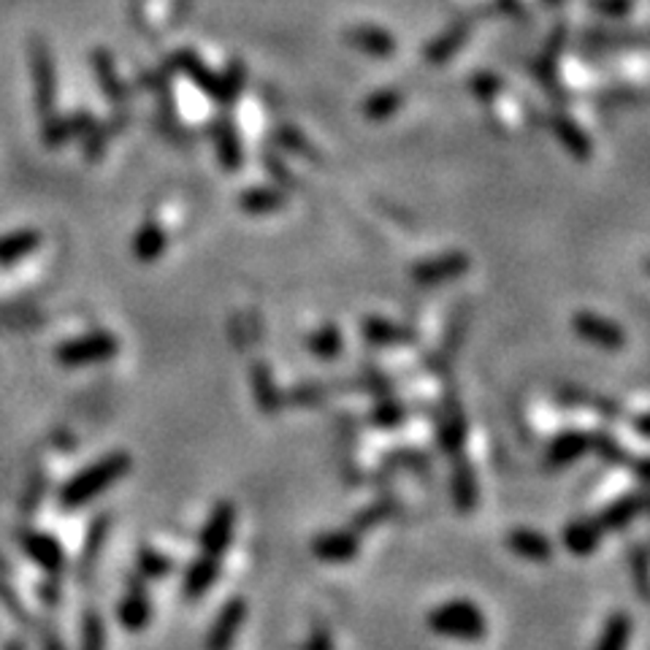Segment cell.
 Listing matches in <instances>:
<instances>
[{"label": "cell", "mask_w": 650, "mask_h": 650, "mask_svg": "<svg viewBox=\"0 0 650 650\" xmlns=\"http://www.w3.org/2000/svg\"><path fill=\"white\" fill-rule=\"evenodd\" d=\"M133 469V458L122 450L101 455L98 461H93L90 466L76 471L63 488H60V507L63 510H79L87 507L90 502H96L101 493H107L109 488H114L127 471Z\"/></svg>", "instance_id": "1"}, {"label": "cell", "mask_w": 650, "mask_h": 650, "mask_svg": "<svg viewBox=\"0 0 650 650\" xmlns=\"http://www.w3.org/2000/svg\"><path fill=\"white\" fill-rule=\"evenodd\" d=\"M426 624L433 635L450 637V640L475 642L488 635L486 613L469 599H450V602L439 604L431 610Z\"/></svg>", "instance_id": "2"}, {"label": "cell", "mask_w": 650, "mask_h": 650, "mask_svg": "<svg viewBox=\"0 0 650 650\" xmlns=\"http://www.w3.org/2000/svg\"><path fill=\"white\" fill-rule=\"evenodd\" d=\"M120 353V342H116L114 333L107 331H93L85 333V336L69 339V342L60 344L54 349V360L65 369H79V366L90 364H103V360H111Z\"/></svg>", "instance_id": "3"}, {"label": "cell", "mask_w": 650, "mask_h": 650, "mask_svg": "<svg viewBox=\"0 0 650 650\" xmlns=\"http://www.w3.org/2000/svg\"><path fill=\"white\" fill-rule=\"evenodd\" d=\"M30 74L33 87H36V107L38 114L47 120L54 114V98H58V79H54L52 52L44 41L33 38L30 41Z\"/></svg>", "instance_id": "4"}, {"label": "cell", "mask_w": 650, "mask_h": 650, "mask_svg": "<svg viewBox=\"0 0 650 650\" xmlns=\"http://www.w3.org/2000/svg\"><path fill=\"white\" fill-rule=\"evenodd\" d=\"M469 255L466 253H447L439 255V258H429L424 263H415L409 269V277H413L415 285L431 287V285H444L450 280H458L469 271Z\"/></svg>", "instance_id": "5"}, {"label": "cell", "mask_w": 650, "mask_h": 650, "mask_svg": "<svg viewBox=\"0 0 650 650\" xmlns=\"http://www.w3.org/2000/svg\"><path fill=\"white\" fill-rule=\"evenodd\" d=\"M233 526H236V507L231 502H217L201 529V553L222 559L231 544Z\"/></svg>", "instance_id": "6"}, {"label": "cell", "mask_w": 650, "mask_h": 650, "mask_svg": "<svg viewBox=\"0 0 650 650\" xmlns=\"http://www.w3.org/2000/svg\"><path fill=\"white\" fill-rule=\"evenodd\" d=\"M572 328H575L577 336L597 344V347L602 349H613L615 353V349H621L626 344L624 328L615 323V320L602 318V315L597 312H577L575 318H572Z\"/></svg>", "instance_id": "7"}, {"label": "cell", "mask_w": 650, "mask_h": 650, "mask_svg": "<svg viewBox=\"0 0 650 650\" xmlns=\"http://www.w3.org/2000/svg\"><path fill=\"white\" fill-rule=\"evenodd\" d=\"M20 548L25 550L27 559L36 566H41L49 575H60L65 569V550L63 544L54 540L47 531H22L20 535Z\"/></svg>", "instance_id": "8"}, {"label": "cell", "mask_w": 650, "mask_h": 650, "mask_svg": "<svg viewBox=\"0 0 650 650\" xmlns=\"http://www.w3.org/2000/svg\"><path fill=\"white\" fill-rule=\"evenodd\" d=\"M116 618H120L125 631H144L152 621V602H149L147 586L142 580H131L125 597H122L120 608H116Z\"/></svg>", "instance_id": "9"}, {"label": "cell", "mask_w": 650, "mask_h": 650, "mask_svg": "<svg viewBox=\"0 0 650 650\" xmlns=\"http://www.w3.org/2000/svg\"><path fill=\"white\" fill-rule=\"evenodd\" d=\"M244 618H247V602L242 597L225 602V608L217 613L212 629L207 635V650H231Z\"/></svg>", "instance_id": "10"}, {"label": "cell", "mask_w": 650, "mask_h": 650, "mask_svg": "<svg viewBox=\"0 0 650 650\" xmlns=\"http://www.w3.org/2000/svg\"><path fill=\"white\" fill-rule=\"evenodd\" d=\"M360 550V537L355 529H339L326 531L312 540V555L320 561H331V564H344V561L355 559Z\"/></svg>", "instance_id": "11"}, {"label": "cell", "mask_w": 650, "mask_h": 650, "mask_svg": "<svg viewBox=\"0 0 650 650\" xmlns=\"http://www.w3.org/2000/svg\"><path fill=\"white\" fill-rule=\"evenodd\" d=\"M466 442V418L461 409L458 398H444L442 409H439V447L447 455H458Z\"/></svg>", "instance_id": "12"}, {"label": "cell", "mask_w": 650, "mask_h": 650, "mask_svg": "<svg viewBox=\"0 0 650 650\" xmlns=\"http://www.w3.org/2000/svg\"><path fill=\"white\" fill-rule=\"evenodd\" d=\"M96 125V116L87 114V111H76L71 116H47V125H44L41 138L47 147H63L71 138L85 136L90 127Z\"/></svg>", "instance_id": "13"}, {"label": "cell", "mask_w": 650, "mask_h": 650, "mask_svg": "<svg viewBox=\"0 0 650 650\" xmlns=\"http://www.w3.org/2000/svg\"><path fill=\"white\" fill-rule=\"evenodd\" d=\"M360 333H364L366 342L377 344V347H398V344H409L418 339L415 328L385 318H364Z\"/></svg>", "instance_id": "14"}, {"label": "cell", "mask_w": 650, "mask_h": 650, "mask_svg": "<svg viewBox=\"0 0 650 650\" xmlns=\"http://www.w3.org/2000/svg\"><path fill=\"white\" fill-rule=\"evenodd\" d=\"M593 450V433L586 431H566L550 442L548 447V466H566L572 461L582 458Z\"/></svg>", "instance_id": "15"}, {"label": "cell", "mask_w": 650, "mask_h": 650, "mask_svg": "<svg viewBox=\"0 0 650 650\" xmlns=\"http://www.w3.org/2000/svg\"><path fill=\"white\" fill-rule=\"evenodd\" d=\"M453 477H450V488H453V504L458 513H471L477 507V477L469 461L464 455H453Z\"/></svg>", "instance_id": "16"}, {"label": "cell", "mask_w": 650, "mask_h": 650, "mask_svg": "<svg viewBox=\"0 0 650 650\" xmlns=\"http://www.w3.org/2000/svg\"><path fill=\"white\" fill-rule=\"evenodd\" d=\"M249 382H253V396L258 402L260 413L263 415H277L282 409V393L277 388L274 375H271L269 364L266 360H255L253 371H249Z\"/></svg>", "instance_id": "17"}, {"label": "cell", "mask_w": 650, "mask_h": 650, "mask_svg": "<svg viewBox=\"0 0 650 650\" xmlns=\"http://www.w3.org/2000/svg\"><path fill=\"white\" fill-rule=\"evenodd\" d=\"M217 577H220V559L207 553L198 555L185 572V582H182L185 599H201L214 586Z\"/></svg>", "instance_id": "18"}, {"label": "cell", "mask_w": 650, "mask_h": 650, "mask_svg": "<svg viewBox=\"0 0 650 650\" xmlns=\"http://www.w3.org/2000/svg\"><path fill=\"white\" fill-rule=\"evenodd\" d=\"M602 524L593 518H577L572 520L569 526L564 529V535H561V540H564V548L569 550V553L575 555H588L593 553V550L599 548V542H602Z\"/></svg>", "instance_id": "19"}, {"label": "cell", "mask_w": 650, "mask_h": 650, "mask_svg": "<svg viewBox=\"0 0 650 650\" xmlns=\"http://www.w3.org/2000/svg\"><path fill=\"white\" fill-rule=\"evenodd\" d=\"M507 548L515 555L529 561H550L553 559V542L535 529H515L507 535Z\"/></svg>", "instance_id": "20"}, {"label": "cell", "mask_w": 650, "mask_h": 650, "mask_svg": "<svg viewBox=\"0 0 650 650\" xmlns=\"http://www.w3.org/2000/svg\"><path fill=\"white\" fill-rule=\"evenodd\" d=\"M109 531H111L109 515H98V518L90 524V529H87L85 548H82V559H79V575L82 577H90L93 569H96L98 559H101V553H103V544H107V540H109Z\"/></svg>", "instance_id": "21"}, {"label": "cell", "mask_w": 650, "mask_h": 650, "mask_svg": "<svg viewBox=\"0 0 650 650\" xmlns=\"http://www.w3.org/2000/svg\"><path fill=\"white\" fill-rule=\"evenodd\" d=\"M38 244H41V233L33 231V228L5 233V236H0V266H16L27 255L36 253Z\"/></svg>", "instance_id": "22"}, {"label": "cell", "mask_w": 650, "mask_h": 650, "mask_svg": "<svg viewBox=\"0 0 650 650\" xmlns=\"http://www.w3.org/2000/svg\"><path fill=\"white\" fill-rule=\"evenodd\" d=\"M93 69H96L98 85H101L103 96H107L114 107H122V103H125V87H122L120 74H116L114 58H111L107 49H93Z\"/></svg>", "instance_id": "23"}, {"label": "cell", "mask_w": 650, "mask_h": 650, "mask_svg": "<svg viewBox=\"0 0 650 650\" xmlns=\"http://www.w3.org/2000/svg\"><path fill=\"white\" fill-rule=\"evenodd\" d=\"M165 244H169V236H165L163 225L155 220H147L138 228L136 238H133V255L142 263H155L165 253Z\"/></svg>", "instance_id": "24"}, {"label": "cell", "mask_w": 650, "mask_h": 650, "mask_svg": "<svg viewBox=\"0 0 650 650\" xmlns=\"http://www.w3.org/2000/svg\"><path fill=\"white\" fill-rule=\"evenodd\" d=\"M646 507H648L646 496H624V499H618L615 504H610V507L604 510L597 520L602 524L604 531H618V529H624V526H629L631 520H635Z\"/></svg>", "instance_id": "25"}, {"label": "cell", "mask_w": 650, "mask_h": 650, "mask_svg": "<svg viewBox=\"0 0 650 650\" xmlns=\"http://www.w3.org/2000/svg\"><path fill=\"white\" fill-rule=\"evenodd\" d=\"M631 615L626 613H613L604 624L602 637H599L597 650H626L631 640Z\"/></svg>", "instance_id": "26"}, {"label": "cell", "mask_w": 650, "mask_h": 650, "mask_svg": "<svg viewBox=\"0 0 650 650\" xmlns=\"http://www.w3.org/2000/svg\"><path fill=\"white\" fill-rule=\"evenodd\" d=\"M342 331H339L336 326L328 323L323 328H318L315 333H309L307 336V349L312 355H318V358L323 360H333L342 355Z\"/></svg>", "instance_id": "27"}, {"label": "cell", "mask_w": 650, "mask_h": 650, "mask_svg": "<svg viewBox=\"0 0 650 650\" xmlns=\"http://www.w3.org/2000/svg\"><path fill=\"white\" fill-rule=\"evenodd\" d=\"M0 608H5V613H9L11 618H14L16 624L22 626V629H27V631H33V635H36V631H38L36 618H33V615L27 613L25 602H22V599H20V593H16L14 588H11V582L5 580L3 575H0Z\"/></svg>", "instance_id": "28"}, {"label": "cell", "mask_w": 650, "mask_h": 650, "mask_svg": "<svg viewBox=\"0 0 650 650\" xmlns=\"http://www.w3.org/2000/svg\"><path fill=\"white\" fill-rule=\"evenodd\" d=\"M125 125V120H122V116H116V120H111V122H107V125H93L90 131L85 133V158L87 160H101L103 158V152H107V147H109V138L114 136L116 131H120V127Z\"/></svg>", "instance_id": "29"}, {"label": "cell", "mask_w": 650, "mask_h": 650, "mask_svg": "<svg viewBox=\"0 0 650 650\" xmlns=\"http://www.w3.org/2000/svg\"><path fill=\"white\" fill-rule=\"evenodd\" d=\"M171 63H174L180 71H185L187 76H193V79H196V85H201L207 93H212V96H220V82L214 79V74H209V71L204 69V63L196 58V54L180 52V54H174V58H171Z\"/></svg>", "instance_id": "30"}, {"label": "cell", "mask_w": 650, "mask_h": 650, "mask_svg": "<svg viewBox=\"0 0 650 650\" xmlns=\"http://www.w3.org/2000/svg\"><path fill=\"white\" fill-rule=\"evenodd\" d=\"M79 650H107V626H103L101 613H96V610H87L82 615Z\"/></svg>", "instance_id": "31"}, {"label": "cell", "mask_w": 650, "mask_h": 650, "mask_svg": "<svg viewBox=\"0 0 650 650\" xmlns=\"http://www.w3.org/2000/svg\"><path fill=\"white\" fill-rule=\"evenodd\" d=\"M282 204H285V196H282V193L263 191V187H258V191H247L242 196V209L249 214L274 212V209H280Z\"/></svg>", "instance_id": "32"}, {"label": "cell", "mask_w": 650, "mask_h": 650, "mask_svg": "<svg viewBox=\"0 0 650 650\" xmlns=\"http://www.w3.org/2000/svg\"><path fill=\"white\" fill-rule=\"evenodd\" d=\"M138 572H142L147 580H158V577H165L171 572V566H174V561L169 559V555L158 553L155 548H142L138 550Z\"/></svg>", "instance_id": "33"}, {"label": "cell", "mask_w": 650, "mask_h": 650, "mask_svg": "<svg viewBox=\"0 0 650 650\" xmlns=\"http://www.w3.org/2000/svg\"><path fill=\"white\" fill-rule=\"evenodd\" d=\"M396 513H398L396 502H391V499H382V502L371 504V507L360 510V513L355 515V531L375 529V526H380L382 520H391Z\"/></svg>", "instance_id": "34"}, {"label": "cell", "mask_w": 650, "mask_h": 650, "mask_svg": "<svg viewBox=\"0 0 650 650\" xmlns=\"http://www.w3.org/2000/svg\"><path fill=\"white\" fill-rule=\"evenodd\" d=\"M404 418H407V409H404V404H398L396 398H391V396H382V402H377L375 409H371V415H369L371 424L380 426V429L398 426Z\"/></svg>", "instance_id": "35"}, {"label": "cell", "mask_w": 650, "mask_h": 650, "mask_svg": "<svg viewBox=\"0 0 650 650\" xmlns=\"http://www.w3.org/2000/svg\"><path fill=\"white\" fill-rule=\"evenodd\" d=\"M214 136H217V152H220V160L225 169H236L238 163H242V152H238V142L236 136H233L231 125L228 122H220V125L214 127Z\"/></svg>", "instance_id": "36"}, {"label": "cell", "mask_w": 650, "mask_h": 650, "mask_svg": "<svg viewBox=\"0 0 650 650\" xmlns=\"http://www.w3.org/2000/svg\"><path fill=\"white\" fill-rule=\"evenodd\" d=\"M385 464L391 469H402L404 466V469H418L420 475H429V458L418 453V450H396V453L388 455Z\"/></svg>", "instance_id": "37"}, {"label": "cell", "mask_w": 650, "mask_h": 650, "mask_svg": "<svg viewBox=\"0 0 650 650\" xmlns=\"http://www.w3.org/2000/svg\"><path fill=\"white\" fill-rule=\"evenodd\" d=\"M328 396V388L320 385V382H304V385H296L291 393H287V402L291 404H320Z\"/></svg>", "instance_id": "38"}, {"label": "cell", "mask_w": 650, "mask_h": 650, "mask_svg": "<svg viewBox=\"0 0 650 650\" xmlns=\"http://www.w3.org/2000/svg\"><path fill=\"white\" fill-rule=\"evenodd\" d=\"M593 453H599L602 458L613 461V464H626V453L618 447V444L613 442L610 437H604V433H593Z\"/></svg>", "instance_id": "39"}, {"label": "cell", "mask_w": 650, "mask_h": 650, "mask_svg": "<svg viewBox=\"0 0 650 650\" xmlns=\"http://www.w3.org/2000/svg\"><path fill=\"white\" fill-rule=\"evenodd\" d=\"M296 650H333V640L323 626H315L312 635H309L307 642H302Z\"/></svg>", "instance_id": "40"}, {"label": "cell", "mask_w": 650, "mask_h": 650, "mask_svg": "<svg viewBox=\"0 0 650 650\" xmlns=\"http://www.w3.org/2000/svg\"><path fill=\"white\" fill-rule=\"evenodd\" d=\"M358 41H364L360 47L371 49V52H391L393 49V41H388L385 36H377V33H360V36H355Z\"/></svg>", "instance_id": "41"}, {"label": "cell", "mask_w": 650, "mask_h": 650, "mask_svg": "<svg viewBox=\"0 0 650 650\" xmlns=\"http://www.w3.org/2000/svg\"><path fill=\"white\" fill-rule=\"evenodd\" d=\"M635 569H637V582H640V591L642 597H648L650 593V564L648 559L642 553H635Z\"/></svg>", "instance_id": "42"}, {"label": "cell", "mask_w": 650, "mask_h": 650, "mask_svg": "<svg viewBox=\"0 0 650 650\" xmlns=\"http://www.w3.org/2000/svg\"><path fill=\"white\" fill-rule=\"evenodd\" d=\"M36 640H38V646H41V650H65L63 640H60L52 629H41V626H38Z\"/></svg>", "instance_id": "43"}, {"label": "cell", "mask_w": 650, "mask_h": 650, "mask_svg": "<svg viewBox=\"0 0 650 650\" xmlns=\"http://www.w3.org/2000/svg\"><path fill=\"white\" fill-rule=\"evenodd\" d=\"M635 429H637V433H642V437L650 439V413L640 415V418L635 420Z\"/></svg>", "instance_id": "44"}, {"label": "cell", "mask_w": 650, "mask_h": 650, "mask_svg": "<svg viewBox=\"0 0 650 650\" xmlns=\"http://www.w3.org/2000/svg\"><path fill=\"white\" fill-rule=\"evenodd\" d=\"M635 469H637V477H640V480L650 482V458H646V461H637Z\"/></svg>", "instance_id": "45"}, {"label": "cell", "mask_w": 650, "mask_h": 650, "mask_svg": "<svg viewBox=\"0 0 650 650\" xmlns=\"http://www.w3.org/2000/svg\"><path fill=\"white\" fill-rule=\"evenodd\" d=\"M3 650H25V646H22L20 640H9V642H5V646H3Z\"/></svg>", "instance_id": "46"}, {"label": "cell", "mask_w": 650, "mask_h": 650, "mask_svg": "<svg viewBox=\"0 0 650 650\" xmlns=\"http://www.w3.org/2000/svg\"><path fill=\"white\" fill-rule=\"evenodd\" d=\"M0 575H3V577L9 575V566H5V561H3V559H0Z\"/></svg>", "instance_id": "47"}, {"label": "cell", "mask_w": 650, "mask_h": 650, "mask_svg": "<svg viewBox=\"0 0 650 650\" xmlns=\"http://www.w3.org/2000/svg\"><path fill=\"white\" fill-rule=\"evenodd\" d=\"M646 271L650 274V258H646Z\"/></svg>", "instance_id": "48"}]
</instances>
